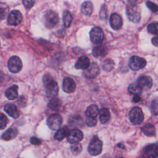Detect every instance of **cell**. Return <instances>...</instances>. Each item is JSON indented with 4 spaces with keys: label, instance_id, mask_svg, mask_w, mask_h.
<instances>
[{
    "label": "cell",
    "instance_id": "6da1fadb",
    "mask_svg": "<svg viewBox=\"0 0 158 158\" xmlns=\"http://www.w3.org/2000/svg\"><path fill=\"white\" fill-rule=\"evenodd\" d=\"M126 14L129 20L133 23H138L141 19L139 7L134 2L130 1L127 5Z\"/></svg>",
    "mask_w": 158,
    "mask_h": 158
},
{
    "label": "cell",
    "instance_id": "7a4b0ae2",
    "mask_svg": "<svg viewBox=\"0 0 158 158\" xmlns=\"http://www.w3.org/2000/svg\"><path fill=\"white\" fill-rule=\"evenodd\" d=\"M102 149V141L98 138L97 136H94L90 141L88 146V152L91 156L99 155Z\"/></svg>",
    "mask_w": 158,
    "mask_h": 158
},
{
    "label": "cell",
    "instance_id": "3957f363",
    "mask_svg": "<svg viewBox=\"0 0 158 158\" xmlns=\"http://www.w3.org/2000/svg\"><path fill=\"white\" fill-rule=\"evenodd\" d=\"M59 22L57 14L52 10H48L44 15V23L47 28H52L54 27Z\"/></svg>",
    "mask_w": 158,
    "mask_h": 158
},
{
    "label": "cell",
    "instance_id": "277c9868",
    "mask_svg": "<svg viewBox=\"0 0 158 158\" xmlns=\"http://www.w3.org/2000/svg\"><path fill=\"white\" fill-rule=\"evenodd\" d=\"M129 118L133 124H140L144 119V115L141 109L138 107H133L130 112Z\"/></svg>",
    "mask_w": 158,
    "mask_h": 158
},
{
    "label": "cell",
    "instance_id": "5b68a950",
    "mask_svg": "<svg viewBox=\"0 0 158 158\" xmlns=\"http://www.w3.org/2000/svg\"><path fill=\"white\" fill-rule=\"evenodd\" d=\"M62 123V117L58 114H52L47 119V125L51 130H59Z\"/></svg>",
    "mask_w": 158,
    "mask_h": 158
},
{
    "label": "cell",
    "instance_id": "8992f818",
    "mask_svg": "<svg viewBox=\"0 0 158 158\" xmlns=\"http://www.w3.org/2000/svg\"><path fill=\"white\" fill-rule=\"evenodd\" d=\"M143 158H156L158 157V144H151L143 149Z\"/></svg>",
    "mask_w": 158,
    "mask_h": 158
},
{
    "label": "cell",
    "instance_id": "52a82bcc",
    "mask_svg": "<svg viewBox=\"0 0 158 158\" xmlns=\"http://www.w3.org/2000/svg\"><path fill=\"white\" fill-rule=\"evenodd\" d=\"M7 67L10 72L16 73L21 70L22 68V63L18 56H14L9 59Z\"/></svg>",
    "mask_w": 158,
    "mask_h": 158
},
{
    "label": "cell",
    "instance_id": "ba28073f",
    "mask_svg": "<svg viewBox=\"0 0 158 158\" xmlns=\"http://www.w3.org/2000/svg\"><path fill=\"white\" fill-rule=\"evenodd\" d=\"M146 65V60L142 57L133 56L130 58L129 66L133 70H138L144 68Z\"/></svg>",
    "mask_w": 158,
    "mask_h": 158
},
{
    "label": "cell",
    "instance_id": "9c48e42d",
    "mask_svg": "<svg viewBox=\"0 0 158 158\" xmlns=\"http://www.w3.org/2000/svg\"><path fill=\"white\" fill-rule=\"evenodd\" d=\"M89 38L93 43L99 44L103 41L104 32L100 27H93L89 32Z\"/></svg>",
    "mask_w": 158,
    "mask_h": 158
},
{
    "label": "cell",
    "instance_id": "30bf717a",
    "mask_svg": "<svg viewBox=\"0 0 158 158\" xmlns=\"http://www.w3.org/2000/svg\"><path fill=\"white\" fill-rule=\"evenodd\" d=\"M46 95L48 97L54 98L57 95L59 91V86L57 83L53 79L51 80L48 83L44 84Z\"/></svg>",
    "mask_w": 158,
    "mask_h": 158
},
{
    "label": "cell",
    "instance_id": "8fae6325",
    "mask_svg": "<svg viewBox=\"0 0 158 158\" xmlns=\"http://www.w3.org/2000/svg\"><path fill=\"white\" fill-rule=\"evenodd\" d=\"M83 138V132L78 129L75 128L70 131L67 137V139L69 143L72 144H76V143H78L80 141H81Z\"/></svg>",
    "mask_w": 158,
    "mask_h": 158
},
{
    "label": "cell",
    "instance_id": "7c38bea8",
    "mask_svg": "<svg viewBox=\"0 0 158 158\" xmlns=\"http://www.w3.org/2000/svg\"><path fill=\"white\" fill-rule=\"evenodd\" d=\"M22 20V15L20 11L14 10L10 12L7 18V23L10 25H18Z\"/></svg>",
    "mask_w": 158,
    "mask_h": 158
},
{
    "label": "cell",
    "instance_id": "4fadbf2b",
    "mask_svg": "<svg viewBox=\"0 0 158 158\" xmlns=\"http://www.w3.org/2000/svg\"><path fill=\"white\" fill-rule=\"evenodd\" d=\"M109 23L112 28H113L114 30H119L123 25L122 19L121 16L118 14L113 13L110 16Z\"/></svg>",
    "mask_w": 158,
    "mask_h": 158
},
{
    "label": "cell",
    "instance_id": "5bb4252c",
    "mask_svg": "<svg viewBox=\"0 0 158 158\" xmlns=\"http://www.w3.org/2000/svg\"><path fill=\"white\" fill-rule=\"evenodd\" d=\"M99 73V68L98 64L95 62H93L90 64L89 67L85 70L83 74L85 77L88 78H94L96 77Z\"/></svg>",
    "mask_w": 158,
    "mask_h": 158
},
{
    "label": "cell",
    "instance_id": "9a60e30c",
    "mask_svg": "<svg viewBox=\"0 0 158 158\" xmlns=\"http://www.w3.org/2000/svg\"><path fill=\"white\" fill-rule=\"evenodd\" d=\"M137 83L139 85L142 89L148 90L151 88L153 81L150 77L147 75H142L138 78Z\"/></svg>",
    "mask_w": 158,
    "mask_h": 158
},
{
    "label": "cell",
    "instance_id": "2e32d148",
    "mask_svg": "<svg viewBox=\"0 0 158 158\" xmlns=\"http://www.w3.org/2000/svg\"><path fill=\"white\" fill-rule=\"evenodd\" d=\"M76 83L75 81L69 77L65 78L62 83V89L64 92L72 93L75 91Z\"/></svg>",
    "mask_w": 158,
    "mask_h": 158
},
{
    "label": "cell",
    "instance_id": "e0dca14e",
    "mask_svg": "<svg viewBox=\"0 0 158 158\" xmlns=\"http://www.w3.org/2000/svg\"><path fill=\"white\" fill-rule=\"evenodd\" d=\"M90 65L89 64V59L86 56H82L80 57L78 60H77L75 67L76 69H87L89 66Z\"/></svg>",
    "mask_w": 158,
    "mask_h": 158
},
{
    "label": "cell",
    "instance_id": "ac0fdd59",
    "mask_svg": "<svg viewBox=\"0 0 158 158\" xmlns=\"http://www.w3.org/2000/svg\"><path fill=\"white\" fill-rule=\"evenodd\" d=\"M4 110L14 118H17L19 116V112L17 109V107L13 104H7L5 105Z\"/></svg>",
    "mask_w": 158,
    "mask_h": 158
},
{
    "label": "cell",
    "instance_id": "d6986e66",
    "mask_svg": "<svg viewBox=\"0 0 158 158\" xmlns=\"http://www.w3.org/2000/svg\"><path fill=\"white\" fill-rule=\"evenodd\" d=\"M18 86L13 85L9 87L5 91V95L9 100H14L18 97Z\"/></svg>",
    "mask_w": 158,
    "mask_h": 158
},
{
    "label": "cell",
    "instance_id": "ffe728a7",
    "mask_svg": "<svg viewBox=\"0 0 158 158\" xmlns=\"http://www.w3.org/2000/svg\"><path fill=\"white\" fill-rule=\"evenodd\" d=\"M18 134V130L16 128H9L2 135V138L6 141H9L15 138Z\"/></svg>",
    "mask_w": 158,
    "mask_h": 158
},
{
    "label": "cell",
    "instance_id": "44dd1931",
    "mask_svg": "<svg viewBox=\"0 0 158 158\" xmlns=\"http://www.w3.org/2000/svg\"><path fill=\"white\" fill-rule=\"evenodd\" d=\"M70 132L69 128L67 126H64L60 128H59L54 134V139L61 141L65 137H67L69 133Z\"/></svg>",
    "mask_w": 158,
    "mask_h": 158
},
{
    "label": "cell",
    "instance_id": "7402d4cb",
    "mask_svg": "<svg viewBox=\"0 0 158 158\" xmlns=\"http://www.w3.org/2000/svg\"><path fill=\"white\" fill-rule=\"evenodd\" d=\"M48 107L52 110L59 111L62 107V101L59 98H53L49 100Z\"/></svg>",
    "mask_w": 158,
    "mask_h": 158
},
{
    "label": "cell",
    "instance_id": "603a6c76",
    "mask_svg": "<svg viewBox=\"0 0 158 158\" xmlns=\"http://www.w3.org/2000/svg\"><path fill=\"white\" fill-rule=\"evenodd\" d=\"M69 123L70 126L73 127H81L83 125V118L78 115H75L71 117L69 119Z\"/></svg>",
    "mask_w": 158,
    "mask_h": 158
},
{
    "label": "cell",
    "instance_id": "cb8c5ba5",
    "mask_svg": "<svg viewBox=\"0 0 158 158\" xmlns=\"http://www.w3.org/2000/svg\"><path fill=\"white\" fill-rule=\"evenodd\" d=\"M107 51V50L106 46L103 45H98L93 48L92 53L95 57H102L106 56Z\"/></svg>",
    "mask_w": 158,
    "mask_h": 158
},
{
    "label": "cell",
    "instance_id": "d4e9b609",
    "mask_svg": "<svg viewBox=\"0 0 158 158\" xmlns=\"http://www.w3.org/2000/svg\"><path fill=\"white\" fill-rule=\"evenodd\" d=\"M81 12L85 15H90L93 10V6L90 1H85L81 6Z\"/></svg>",
    "mask_w": 158,
    "mask_h": 158
},
{
    "label": "cell",
    "instance_id": "484cf974",
    "mask_svg": "<svg viewBox=\"0 0 158 158\" xmlns=\"http://www.w3.org/2000/svg\"><path fill=\"white\" fill-rule=\"evenodd\" d=\"M99 117L101 123L102 124L107 123L109 121L110 117V115L109 110L105 107L101 109L99 113Z\"/></svg>",
    "mask_w": 158,
    "mask_h": 158
},
{
    "label": "cell",
    "instance_id": "4316f807",
    "mask_svg": "<svg viewBox=\"0 0 158 158\" xmlns=\"http://www.w3.org/2000/svg\"><path fill=\"white\" fill-rule=\"evenodd\" d=\"M99 113V109L96 104H91L89 106L86 110V115L88 117L95 118Z\"/></svg>",
    "mask_w": 158,
    "mask_h": 158
},
{
    "label": "cell",
    "instance_id": "83f0119b",
    "mask_svg": "<svg viewBox=\"0 0 158 158\" xmlns=\"http://www.w3.org/2000/svg\"><path fill=\"white\" fill-rule=\"evenodd\" d=\"M143 133L148 136H152L156 133V129L153 125L151 123H147L141 128Z\"/></svg>",
    "mask_w": 158,
    "mask_h": 158
},
{
    "label": "cell",
    "instance_id": "f1b7e54d",
    "mask_svg": "<svg viewBox=\"0 0 158 158\" xmlns=\"http://www.w3.org/2000/svg\"><path fill=\"white\" fill-rule=\"evenodd\" d=\"M128 91L130 94H133L135 95H139L142 92V88L137 83H133L129 85L128 87Z\"/></svg>",
    "mask_w": 158,
    "mask_h": 158
},
{
    "label": "cell",
    "instance_id": "f546056e",
    "mask_svg": "<svg viewBox=\"0 0 158 158\" xmlns=\"http://www.w3.org/2000/svg\"><path fill=\"white\" fill-rule=\"evenodd\" d=\"M72 21V15L68 10H64L63 12V22L65 27L68 28L70 26Z\"/></svg>",
    "mask_w": 158,
    "mask_h": 158
},
{
    "label": "cell",
    "instance_id": "4dcf8cb0",
    "mask_svg": "<svg viewBox=\"0 0 158 158\" xmlns=\"http://www.w3.org/2000/svg\"><path fill=\"white\" fill-rule=\"evenodd\" d=\"M103 69L106 72L111 71L114 68V62L110 59H107L104 60L102 65Z\"/></svg>",
    "mask_w": 158,
    "mask_h": 158
},
{
    "label": "cell",
    "instance_id": "1f68e13d",
    "mask_svg": "<svg viewBox=\"0 0 158 158\" xmlns=\"http://www.w3.org/2000/svg\"><path fill=\"white\" fill-rule=\"evenodd\" d=\"M9 12V8L6 4L1 2L0 3V17L1 20H3L7 15Z\"/></svg>",
    "mask_w": 158,
    "mask_h": 158
},
{
    "label": "cell",
    "instance_id": "d6a6232c",
    "mask_svg": "<svg viewBox=\"0 0 158 158\" xmlns=\"http://www.w3.org/2000/svg\"><path fill=\"white\" fill-rule=\"evenodd\" d=\"M148 30L149 33L154 35H158V23L153 22L148 25Z\"/></svg>",
    "mask_w": 158,
    "mask_h": 158
},
{
    "label": "cell",
    "instance_id": "836d02e7",
    "mask_svg": "<svg viewBox=\"0 0 158 158\" xmlns=\"http://www.w3.org/2000/svg\"><path fill=\"white\" fill-rule=\"evenodd\" d=\"M70 149H71V151L73 153V154L76 156V155L79 154L81 152L82 147L80 143L73 144L70 147Z\"/></svg>",
    "mask_w": 158,
    "mask_h": 158
},
{
    "label": "cell",
    "instance_id": "e575fe53",
    "mask_svg": "<svg viewBox=\"0 0 158 158\" xmlns=\"http://www.w3.org/2000/svg\"><path fill=\"white\" fill-rule=\"evenodd\" d=\"M151 108L152 114L158 115V98L152 100L151 104Z\"/></svg>",
    "mask_w": 158,
    "mask_h": 158
},
{
    "label": "cell",
    "instance_id": "d590c367",
    "mask_svg": "<svg viewBox=\"0 0 158 158\" xmlns=\"http://www.w3.org/2000/svg\"><path fill=\"white\" fill-rule=\"evenodd\" d=\"M0 123H1V129L2 130L4 129L6 125H7V117L6 116L2 114V113H1V117H0Z\"/></svg>",
    "mask_w": 158,
    "mask_h": 158
},
{
    "label": "cell",
    "instance_id": "8d00e7d4",
    "mask_svg": "<svg viewBox=\"0 0 158 158\" xmlns=\"http://www.w3.org/2000/svg\"><path fill=\"white\" fill-rule=\"evenodd\" d=\"M146 5L153 12H157L158 11V6H157V5H156V4H154V2H152L151 1H147L146 2Z\"/></svg>",
    "mask_w": 158,
    "mask_h": 158
},
{
    "label": "cell",
    "instance_id": "74e56055",
    "mask_svg": "<svg viewBox=\"0 0 158 158\" xmlns=\"http://www.w3.org/2000/svg\"><path fill=\"white\" fill-rule=\"evenodd\" d=\"M99 17L102 20H105L107 17V9L105 4H103L99 12Z\"/></svg>",
    "mask_w": 158,
    "mask_h": 158
},
{
    "label": "cell",
    "instance_id": "f35d334b",
    "mask_svg": "<svg viewBox=\"0 0 158 158\" xmlns=\"http://www.w3.org/2000/svg\"><path fill=\"white\" fill-rule=\"evenodd\" d=\"M96 123H97V120L94 117H88L86 119V124L88 127H94L96 125Z\"/></svg>",
    "mask_w": 158,
    "mask_h": 158
},
{
    "label": "cell",
    "instance_id": "ab89813d",
    "mask_svg": "<svg viewBox=\"0 0 158 158\" xmlns=\"http://www.w3.org/2000/svg\"><path fill=\"white\" fill-rule=\"evenodd\" d=\"M22 3L24 6V7L27 9H31L34 4L35 3V1H27V0H25V1H22Z\"/></svg>",
    "mask_w": 158,
    "mask_h": 158
},
{
    "label": "cell",
    "instance_id": "60d3db41",
    "mask_svg": "<svg viewBox=\"0 0 158 158\" xmlns=\"http://www.w3.org/2000/svg\"><path fill=\"white\" fill-rule=\"evenodd\" d=\"M30 142L33 145H36V146H38V145H40L41 144V140L36 138V137H31L30 138Z\"/></svg>",
    "mask_w": 158,
    "mask_h": 158
},
{
    "label": "cell",
    "instance_id": "b9f144b4",
    "mask_svg": "<svg viewBox=\"0 0 158 158\" xmlns=\"http://www.w3.org/2000/svg\"><path fill=\"white\" fill-rule=\"evenodd\" d=\"M151 42L153 45L156 46H158V36H155L152 38Z\"/></svg>",
    "mask_w": 158,
    "mask_h": 158
},
{
    "label": "cell",
    "instance_id": "7bdbcfd3",
    "mask_svg": "<svg viewBox=\"0 0 158 158\" xmlns=\"http://www.w3.org/2000/svg\"><path fill=\"white\" fill-rule=\"evenodd\" d=\"M141 100V98L139 95H135L133 98V101L135 102H138L139 101H140Z\"/></svg>",
    "mask_w": 158,
    "mask_h": 158
},
{
    "label": "cell",
    "instance_id": "ee69618b",
    "mask_svg": "<svg viewBox=\"0 0 158 158\" xmlns=\"http://www.w3.org/2000/svg\"><path fill=\"white\" fill-rule=\"evenodd\" d=\"M120 158H123V157H120Z\"/></svg>",
    "mask_w": 158,
    "mask_h": 158
}]
</instances>
